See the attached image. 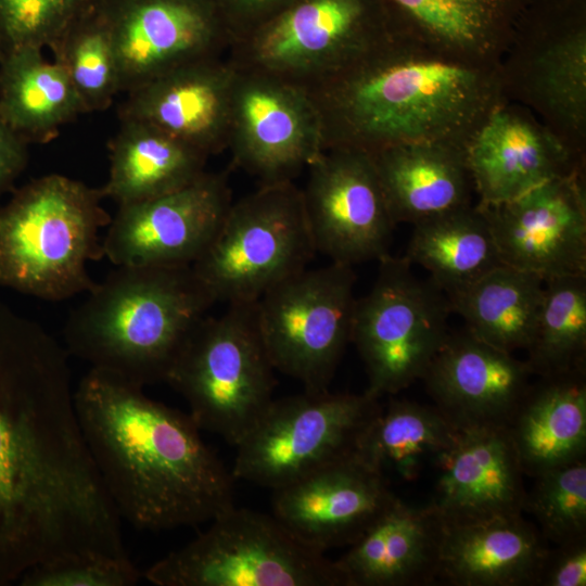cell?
Here are the masks:
<instances>
[{
    "instance_id": "12",
    "label": "cell",
    "mask_w": 586,
    "mask_h": 586,
    "mask_svg": "<svg viewBox=\"0 0 586 586\" xmlns=\"http://www.w3.org/2000/svg\"><path fill=\"white\" fill-rule=\"evenodd\" d=\"M379 398L305 391L273 399L235 446L231 474L272 491L328 463L354 455L377 415Z\"/></svg>"
},
{
    "instance_id": "36",
    "label": "cell",
    "mask_w": 586,
    "mask_h": 586,
    "mask_svg": "<svg viewBox=\"0 0 586 586\" xmlns=\"http://www.w3.org/2000/svg\"><path fill=\"white\" fill-rule=\"evenodd\" d=\"M526 492L523 512L531 513L542 536L552 544L586 537V458L547 470Z\"/></svg>"
},
{
    "instance_id": "27",
    "label": "cell",
    "mask_w": 586,
    "mask_h": 586,
    "mask_svg": "<svg viewBox=\"0 0 586 586\" xmlns=\"http://www.w3.org/2000/svg\"><path fill=\"white\" fill-rule=\"evenodd\" d=\"M507 430L524 475L586 458V370L536 377Z\"/></svg>"
},
{
    "instance_id": "34",
    "label": "cell",
    "mask_w": 586,
    "mask_h": 586,
    "mask_svg": "<svg viewBox=\"0 0 586 586\" xmlns=\"http://www.w3.org/2000/svg\"><path fill=\"white\" fill-rule=\"evenodd\" d=\"M524 358L535 377L586 370V273L546 280Z\"/></svg>"
},
{
    "instance_id": "25",
    "label": "cell",
    "mask_w": 586,
    "mask_h": 586,
    "mask_svg": "<svg viewBox=\"0 0 586 586\" xmlns=\"http://www.w3.org/2000/svg\"><path fill=\"white\" fill-rule=\"evenodd\" d=\"M547 548L523 514L444 525L437 579L453 586H535Z\"/></svg>"
},
{
    "instance_id": "38",
    "label": "cell",
    "mask_w": 586,
    "mask_h": 586,
    "mask_svg": "<svg viewBox=\"0 0 586 586\" xmlns=\"http://www.w3.org/2000/svg\"><path fill=\"white\" fill-rule=\"evenodd\" d=\"M141 576L127 555L81 553L37 564L21 581L26 586H131Z\"/></svg>"
},
{
    "instance_id": "19",
    "label": "cell",
    "mask_w": 586,
    "mask_h": 586,
    "mask_svg": "<svg viewBox=\"0 0 586 586\" xmlns=\"http://www.w3.org/2000/svg\"><path fill=\"white\" fill-rule=\"evenodd\" d=\"M397 498L388 481L354 454L273 489L272 515L324 552L354 544Z\"/></svg>"
},
{
    "instance_id": "9",
    "label": "cell",
    "mask_w": 586,
    "mask_h": 586,
    "mask_svg": "<svg viewBox=\"0 0 586 586\" xmlns=\"http://www.w3.org/2000/svg\"><path fill=\"white\" fill-rule=\"evenodd\" d=\"M315 254L302 190L283 181L232 202L191 267L216 303L250 304L305 269Z\"/></svg>"
},
{
    "instance_id": "21",
    "label": "cell",
    "mask_w": 586,
    "mask_h": 586,
    "mask_svg": "<svg viewBox=\"0 0 586 586\" xmlns=\"http://www.w3.org/2000/svg\"><path fill=\"white\" fill-rule=\"evenodd\" d=\"M477 204L518 198L559 176L585 169V161L527 107L507 101L496 107L466 145Z\"/></svg>"
},
{
    "instance_id": "2",
    "label": "cell",
    "mask_w": 586,
    "mask_h": 586,
    "mask_svg": "<svg viewBox=\"0 0 586 586\" xmlns=\"http://www.w3.org/2000/svg\"><path fill=\"white\" fill-rule=\"evenodd\" d=\"M300 86L318 113L324 150L367 153L408 143L466 146L508 101L500 63L458 56L400 30Z\"/></svg>"
},
{
    "instance_id": "26",
    "label": "cell",
    "mask_w": 586,
    "mask_h": 586,
    "mask_svg": "<svg viewBox=\"0 0 586 586\" xmlns=\"http://www.w3.org/2000/svg\"><path fill=\"white\" fill-rule=\"evenodd\" d=\"M393 221L416 224L471 205L466 146L408 143L369 153Z\"/></svg>"
},
{
    "instance_id": "18",
    "label": "cell",
    "mask_w": 586,
    "mask_h": 586,
    "mask_svg": "<svg viewBox=\"0 0 586 586\" xmlns=\"http://www.w3.org/2000/svg\"><path fill=\"white\" fill-rule=\"evenodd\" d=\"M476 206L502 264L544 281L586 273L585 169L552 178L515 199Z\"/></svg>"
},
{
    "instance_id": "14",
    "label": "cell",
    "mask_w": 586,
    "mask_h": 586,
    "mask_svg": "<svg viewBox=\"0 0 586 586\" xmlns=\"http://www.w3.org/2000/svg\"><path fill=\"white\" fill-rule=\"evenodd\" d=\"M237 67L227 149L232 162L260 184L293 181L324 150L318 113L302 86Z\"/></svg>"
},
{
    "instance_id": "17",
    "label": "cell",
    "mask_w": 586,
    "mask_h": 586,
    "mask_svg": "<svg viewBox=\"0 0 586 586\" xmlns=\"http://www.w3.org/2000/svg\"><path fill=\"white\" fill-rule=\"evenodd\" d=\"M232 203L226 173L206 171L173 192L118 205L103 237L116 267L191 266L207 249Z\"/></svg>"
},
{
    "instance_id": "6",
    "label": "cell",
    "mask_w": 586,
    "mask_h": 586,
    "mask_svg": "<svg viewBox=\"0 0 586 586\" xmlns=\"http://www.w3.org/2000/svg\"><path fill=\"white\" fill-rule=\"evenodd\" d=\"M273 371L255 303L234 304L198 324L166 382L201 430L237 446L275 399Z\"/></svg>"
},
{
    "instance_id": "23",
    "label": "cell",
    "mask_w": 586,
    "mask_h": 586,
    "mask_svg": "<svg viewBox=\"0 0 586 586\" xmlns=\"http://www.w3.org/2000/svg\"><path fill=\"white\" fill-rule=\"evenodd\" d=\"M435 464L440 474L428 505L444 525L523 514L524 473L507 428L460 431Z\"/></svg>"
},
{
    "instance_id": "28",
    "label": "cell",
    "mask_w": 586,
    "mask_h": 586,
    "mask_svg": "<svg viewBox=\"0 0 586 586\" xmlns=\"http://www.w3.org/2000/svg\"><path fill=\"white\" fill-rule=\"evenodd\" d=\"M526 0H384L399 30L458 56L500 63Z\"/></svg>"
},
{
    "instance_id": "40",
    "label": "cell",
    "mask_w": 586,
    "mask_h": 586,
    "mask_svg": "<svg viewBox=\"0 0 586 586\" xmlns=\"http://www.w3.org/2000/svg\"><path fill=\"white\" fill-rule=\"evenodd\" d=\"M227 27L233 42L256 28L292 0H212ZM232 42V43H233Z\"/></svg>"
},
{
    "instance_id": "1",
    "label": "cell",
    "mask_w": 586,
    "mask_h": 586,
    "mask_svg": "<svg viewBox=\"0 0 586 586\" xmlns=\"http://www.w3.org/2000/svg\"><path fill=\"white\" fill-rule=\"evenodd\" d=\"M0 360V584L42 562L124 555L120 517L84 438L64 354Z\"/></svg>"
},
{
    "instance_id": "16",
    "label": "cell",
    "mask_w": 586,
    "mask_h": 586,
    "mask_svg": "<svg viewBox=\"0 0 586 586\" xmlns=\"http://www.w3.org/2000/svg\"><path fill=\"white\" fill-rule=\"evenodd\" d=\"M112 34L120 90L226 55L233 38L212 0H97Z\"/></svg>"
},
{
    "instance_id": "33",
    "label": "cell",
    "mask_w": 586,
    "mask_h": 586,
    "mask_svg": "<svg viewBox=\"0 0 586 586\" xmlns=\"http://www.w3.org/2000/svg\"><path fill=\"white\" fill-rule=\"evenodd\" d=\"M405 257L428 270L446 294L502 265L489 225L476 205L413 224Z\"/></svg>"
},
{
    "instance_id": "31",
    "label": "cell",
    "mask_w": 586,
    "mask_h": 586,
    "mask_svg": "<svg viewBox=\"0 0 586 586\" xmlns=\"http://www.w3.org/2000/svg\"><path fill=\"white\" fill-rule=\"evenodd\" d=\"M544 280L505 264L466 288L446 294L453 313L480 340L514 354L531 344L538 320Z\"/></svg>"
},
{
    "instance_id": "4",
    "label": "cell",
    "mask_w": 586,
    "mask_h": 586,
    "mask_svg": "<svg viewBox=\"0 0 586 586\" xmlns=\"http://www.w3.org/2000/svg\"><path fill=\"white\" fill-rule=\"evenodd\" d=\"M64 327L67 351L138 385L166 382L216 303L191 266H117Z\"/></svg>"
},
{
    "instance_id": "15",
    "label": "cell",
    "mask_w": 586,
    "mask_h": 586,
    "mask_svg": "<svg viewBox=\"0 0 586 586\" xmlns=\"http://www.w3.org/2000/svg\"><path fill=\"white\" fill-rule=\"evenodd\" d=\"M307 170L301 190L316 253L348 266L390 255L395 222L371 155L329 148Z\"/></svg>"
},
{
    "instance_id": "3",
    "label": "cell",
    "mask_w": 586,
    "mask_h": 586,
    "mask_svg": "<svg viewBox=\"0 0 586 586\" xmlns=\"http://www.w3.org/2000/svg\"><path fill=\"white\" fill-rule=\"evenodd\" d=\"M91 368L74 392L80 429L118 515L142 530L196 526L233 505V476L190 413Z\"/></svg>"
},
{
    "instance_id": "10",
    "label": "cell",
    "mask_w": 586,
    "mask_h": 586,
    "mask_svg": "<svg viewBox=\"0 0 586 586\" xmlns=\"http://www.w3.org/2000/svg\"><path fill=\"white\" fill-rule=\"evenodd\" d=\"M379 263L372 288L356 300L351 343L366 367L365 392L380 399L421 380L450 331L453 310L446 293L417 277L405 256Z\"/></svg>"
},
{
    "instance_id": "11",
    "label": "cell",
    "mask_w": 586,
    "mask_h": 586,
    "mask_svg": "<svg viewBox=\"0 0 586 586\" xmlns=\"http://www.w3.org/2000/svg\"><path fill=\"white\" fill-rule=\"evenodd\" d=\"M399 30L384 0H292L235 40L239 66L305 85Z\"/></svg>"
},
{
    "instance_id": "20",
    "label": "cell",
    "mask_w": 586,
    "mask_h": 586,
    "mask_svg": "<svg viewBox=\"0 0 586 586\" xmlns=\"http://www.w3.org/2000/svg\"><path fill=\"white\" fill-rule=\"evenodd\" d=\"M525 359L468 331L450 330L421 381L459 430L507 428L533 378Z\"/></svg>"
},
{
    "instance_id": "5",
    "label": "cell",
    "mask_w": 586,
    "mask_h": 586,
    "mask_svg": "<svg viewBox=\"0 0 586 586\" xmlns=\"http://www.w3.org/2000/svg\"><path fill=\"white\" fill-rule=\"evenodd\" d=\"M100 188L60 174L37 178L0 208V288L49 302L91 291L112 216Z\"/></svg>"
},
{
    "instance_id": "32",
    "label": "cell",
    "mask_w": 586,
    "mask_h": 586,
    "mask_svg": "<svg viewBox=\"0 0 586 586\" xmlns=\"http://www.w3.org/2000/svg\"><path fill=\"white\" fill-rule=\"evenodd\" d=\"M460 431L434 406L392 400L362 433L355 455L383 475L410 481L454 446Z\"/></svg>"
},
{
    "instance_id": "35",
    "label": "cell",
    "mask_w": 586,
    "mask_h": 586,
    "mask_svg": "<svg viewBox=\"0 0 586 586\" xmlns=\"http://www.w3.org/2000/svg\"><path fill=\"white\" fill-rule=\"evenodd\" d=\"M50 49L67 74L85 113L109 109L122 92L112 34L97 1Z\"/></svg>"
},
{
    "instance_id": "8",
    "label": "cell",
    "mask_w": 586,
    "mask_h": 586,
    "mask_svg": "<svg viewBox=\"0 0 586 586\" xmlns=\"http://www.w3.org/2000/svg\"><path fill=\"white\" fill-rule=\"evenodd\" d=\"M508 101L586 156V0H526L500 61Z\"/></svg>"
},
{
    "instance_id": "7",
    "label": "cell",
    "mask_w": 586,
    "mask_h": 586,
    "mask_svg": "<svg viewBox=\"0 0 586 586\" xmlns=\"http://www.w3.org/2000/svg\"><path fill=\"white\" fill-rule=\"evenodd\" d=\"M142 576L157 586H343L334 560L272 514L230 507Z\"/></svg>"
},
{
    "instance_id": "42",
    "label": "cell",
    "mask_w": 586,
    "mask_h": 586,
    "mask_svg": "<svg viewBox=\"0 0 586 586\" xmlns=\"http://www.w3.org/2000/svg\"><path fill=\"white\" fill-rule=\"evenodd\" d=\"M0 55H1V47H0Z\"/></svg>"
},
{
    "instance_id": "22",
    "label": "cell",
    "mask_w": 586,
    "mask_h": 586,
    "mask_svg": "<svg viewBox=\"0 0 586 586\" xmlns=\"http://www.w3.org/2000/svg\"><path fill=\"white\" fill-rule=\"evenodd\" d=\"M238 67L228 54L169 71L127 92L119 119L152 125L207 156L228 149Z\"/></svg>"
},
{
    "instance_id": "29",
    "label": "cell",
    "mask_w": 586,
    "mask_h": 586,
    "mask_svg": "<svg viewBox=\"0 0 586 586\" xmlns=\"http://www.w3.org/2000/svg\"><path fill=\"white\" fill-rule=\"evenodd\" d=\"M209 156L158 128L120 120L110 142V170L100 188L118 205L150 200L183 188L206 173Z\"/></svg>"
},
{
    "instance_id": "24",
    "label": "cell",
    "mask_w": 586,
    "mask_h": 586,
    "mask_svg": "<svg viewBox=\"0 0 586 586\" xmlns=\"http://www.w3.org/2000/svg\"><path fill=\"white\" fill-rule=\"evenodd\" d=\"M444 524L429 506L394 504L334 560L343 586H418L437 581Z\"/></svg>"
},
{
    "instance_id": "30",
    "label": "cell",
    "mask_w": 586,
    "mask_h": 586,
    "mask_svg": "<svg viewBox=\"0 0 586 586\" xmlns=\"http://www.w3.org/2000/svg\"><path fill=\"white\" fill-rule=\"evenodd\" d=\"M84 109L63 67L42 49H9L0 55V116L27 143H47Z\"/></svg>"
},
{
    "instance_id": "39",
    "label": "cell",
    "mask_w": 586,
    "mask_h": 586,
    "mask_svg": "<svg viewBox=\"0 0 586 586\" xmlns=\"http://www.w3.org/2000/svg\"><path fill=\"white\" fill-rule=\"evenodd\" d=\"M547 548L535 586H585L586 537Z\"/></svg>"
},
{
    "instance_id": "37",
    "label": "cell",
    "mask_w": 586,
    "mask_h": 586,
    "mask_svg": "<svg viewBox=\"0 0 586 586\" xmlns=\"http://www.w3.org/2000/svg\"><path fill=\"white\" fill-rule=\"evenodd\" d=\"M97 0H0L1 53L9 49L50 48Z\"/></svg>"
},
{
    "instance_id": "41",
    "label": "cell",
    "mask_w": 586,
    "mask_h": 586,
    "mask_svg": "<svg viewBox=\"0 0 586 586\" xmlns=\"http://www.w3.org/2000/svg\"><path fill=\"white\" fill-rule=\"evenodd\" d=\"M27 144L0 116V194L24 170L28 160Z\"/></svg>"
},
{
    "instance_id": "13",
    "label": "cell",
    "mask_w": 586,
    "mask_h": 586,
    "mask_svg": "<svg viewBox=\"0 0 586 586\" xmlns=\"http://www.w3.org/2000/svg\"><path fill=\"white\" fill-rule=\"evenodd\" d=\"M353 266L307 267L256 303L259 332L275 368L308 392L328 390L351 343L356 304Z\"/></svg>"
}]
</instances>
